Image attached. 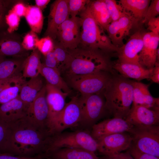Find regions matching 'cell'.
Instances as JSON below:
<instances>
[{
	"instance_id": "6da1fadb",
	"label": "cell",
	"mask_w": 159,
	"mask_h": 159,
	"mask_svg": "<svg viewBox=\"0 0 159 159\" xmlns=\"http://www.w3.org/2000/svg\"><path fill=\"white\" fill-rule=\"evenodd\" d=\"M9 124L10 134L7 153L18 156L42 155L50 135L31 123L25 117Z\"/></svg>"
},
{
	"instance_id": "7a4b0ae2",
	"label": "cell",
	"mask_w": 159,
	"mask_h": 159,
	"mask_svg": "<svg viewBox=\"0 0 159 159\" xmlns=\"http://www.w3.org/2000/svg\"><path fill=\"white\" fill-rule=\"evenodd\" d=\"M68 50L69 58L64 72L69 77L101 71L115 74L107 53L99 49L80 47Z\"/></svg>"
},
{
	"instance_id": "3957f363",
	"label": "cell",
	"mask_w": 159,
	"mask_h": 159,
	"mask_svg": "<svg viewBox=\"0 0 159 159\" xmlns=\"http://www.w3.org/2000/svg\"><path fill=\"white\" fill-rule=\"evenodd\" d=\"M103 94L108 112L114 117L126 120L133 103L131 80L120 75L112 74Z\"/></svg>"
},
{
	"instance_id": "277c9868",
	"label": "cell",
	"mask_w": 159,
	"mask_h": 159,
	"mask_svg": "<svg viewBox=\"0 0 159 159\" xmlns=\"http://www.w3.org/2000/svg\"><path fill=\"white\" fill-rule=\"evenodd\" d=\"M88 4L79 13L81 30L78 47L98 49L107 53L117 52L118 48L112 44L105 30L96 21Z\"/></svg>"
},
{
	"instance_id": "5b68a950",
	"label": "cell",
	"mask_w": 159,
	"mask_h": 159,
	"mask_svg": "<svg viewBox=\"0 0 159 159\" xmlns=\"http://www.w3.org/2000/svg\"><path fill=\"white\" fill-rule=\"evenodd\" d=\"M63 148H80L95 153L98 151L97 142L91 135L90 131L81 129L72 132H62L50 135L43 156Z\"/></svg>"
},
{
	"instance_id": "8992f818",
	"label": "cell",
	"mask_w": 159,
	"mask_h": 159,
	"mask_svg": "<svg viewBox=\"0 0 159 159\" xmlns=\"http://www.w3.org/2000/svg\"><path fill=\"white\" fill-rule=\"evenodd\" d=\"M79 100L81 111V119L79 127L84 130H91L92 127L108 112L103 94L81 95Z\"/></svg>"
},
{
	"instance_id": "52a82bcc",
	"label": "cell",
	"mask_w": 159,
	"mask_h": 159,
	"mask_svg": "<svg viewBox=\"0 0 159 159\" xmlns=\"http://www.w3.org/2000/svg\"><path fill=\"white\" fill-rule=\"evenodd\" d=\"M131 145L139 150L159 158V125L133 126L129 132Z\"/></svg>"
},
{
	"instance_id": "ba28073f",
	"label": "cell",
	"mask_w": 159,
	"mask_h": 159,
	"mask_svg": "<svg viewBox=\"0 0 159 159\" xmlns=\"http://www.w3.org/2000/svg\"><path fill=\"white\" fill-rule=\"evenodd\" d=\"M113 74L101 71L87 75L69 77L70 84L81 95L103 93Z\"/></svg>"
},
{
	"instance_id": "9c48e42d",
	"label": "cell",
	"mask_w": 159,
	"mask_h": 159,
	"mask_svg": "<svg viewBox=\"0 0 159 159\" xmlns=\"http://www.w3.org/2000/svg\"><path fill=\"white\" fill-rule=\"evenodd\" d=\"M81 119V107L77 96L66 103L54 123L51 135L63 132L66 129L79 127Z\"/></svg>"
},
{
	"instance_id": "30bf717a",
	"label": "cell",
	"mask_w": 159,
	"mask_h": 159,
	"mask_svg": "<svg viewBox=\"0 0 159 159\" xmlns=\"http://www.w3.org/2000/svg\"><path fill=\"white\" fill-rule=\"evenodd\" d=\"M49 115L45 85L29 105L26 111V117L40 129L49 134L48 128Z\"/></svg>"
},
{
	"instance_id": "8fae6325",
	"label": "cell",
	"mask_w": 159,
	"mask_h": 159,
	"mask_svg": "<svg viewBox=\"0 0 159 159\" xmlns=\"http://www.w3.org/2000/svg\"><path fill=\"white\" fill-rule=\"evenodd\" d=\"M81 21L77 16L69 18L59 27L56 39L60 45L68 50L75 49L80 41Z\"/></svg>"
},
{
	"instance_id": "7c38bea8",
	"label": "cell",
	"mask_w": 159,
	"mask_h": 159,
	"mask_svg": "<svg viewBox=\"0 0 159 159\" xmlns=\"http://www.w3.org/2000/svg\"><path fill=\"white\" fill-rule=\"evenodd\" d=\"M132 140L131 135L128 132L104 136L96 140L98 144V152L103 156H109L122 152L130 147Z\"/></svg>"
},
{
	"instance_id": "4fadbf2b",
	"label": "cell",
	"mask_w": 159,
	"mask_h": 159,
	"mask_svg": "<svg viewBox=\"0 0 159 159\" xmlns=\"http://www.w3.org/2000/svg\"><path fill=\"white\" fill-rule=\"evenodd\" d=\"M45 87L49 111L48 128L51 135L56 120L66 105V99L69 93L47 83Z\"/></svg>"
},
{
	"instance_id": "5bb4252c",
	"label": "cell",
	"mask_w": 159,
	"mask_h": 159,
	"mask_svg": "<svg viewBox=\"0 0 159 159\" xmlns=\"http://www.w3.org/2000/svg\"><path fill=\"white\" fill-rule=\"evenodd\" d=\"M133 125L126 120L114 117L97 122L92 127L90 133L96 140L104 136L114 134L129 133Z\"/></svg>"
},
{
	"instance_id": "9a60e30c",
	"label": "cell",
	"mask_w": 159,
	"mask_h": 159,
	"mask_svg": "<svg viewBox=\"0 0 159 159\" xmlns=\"http://www.w3.org/2000/svg\"><path fill=\"white\" fill-rule=\"evenodd\" d=\"M68 0H57L51 5L48 17V23L45 35L52 40L56 39L58 28L69 18Z\"/></svg>"
},
{
	"instance_id": "2e32d148",
	"label": "cell",
	"mask_w": 159,
	"mask_h": 159,
	"mask_svg": "<svg viewBox=\"0 0 159 159\" xmlns=\"http://www.w3.org/2000/svg\"><path fill=\"white\" fill-rule=\"evenodd\" d=\"M159 35L151 32L144 33L143 45L139 54V62L143 67L153 68L157 61H159Z\"/></svg>"
},
{
	"instance_id": "e0dca14e",
	"label": "cell",
	"mask_w": 159,
	"mask_h": 159,
	"mask_svg": "<svg viewBox=\"0 0 159 159\" xmlns=\"http://www.w3.org/2000/svg\"><path fill=\"white\" fill-rule=\"evenodd\" d=\"M143 34L140 30L137 31L130 36L125 44L118 48L116 52L118 62L140 64L139 54L143 47Z\"/></svg>"
},
{
	"instance_id": "ac0fdd59",
	"label": "cell",
	"mask_w": 159,
	"mask_h": 159,
	"mask_svg": "<svg viewBox=\"0 0 159 159\" xmlns=\"http://www.w3.org/2000/svg\"><path fill=\"white\" fill-rule=\"evenodd\" d=\"M135 22L132 16L127 13L118 20L112 21L107 26L105 30L114 46L118 48L124 44L123 40L129 34Z\"/></svg>"
},
{
	"instance_id": "d6986e66",
	"label": "cell",
	"mask_w": 159,
	"mask_h": 159,
	"mask_svg": "<svg viewBox=\"0 0 159 159\" xmlns=\"http://www.w3.org/2000/svg\"><path fill=\"white\" fill-rule=\"evenodd\" d=\"M126 120L133 126L159 125V111L140 106H132Z\"/></svg>"
},
{
	"instance_id": "ffe728a7",
	"label": "cell",
	"mask_w": 159,
	"mask_h": 159,
	"mask_svg": "<svg viewBox=\"0 0 159 159\" xmlns=\"http://www.w3.org/2000/svg\"><path fill=\"white\" fill-rule=\"evenodd\" d=\"M131 83L133 92L132 106H140L159 111V98L152 96L149 90L148 85L133 80H131Z\"/></svg>"
},
{
	"instance_id": "44dd1931",
	"label": "cell",
	"mask_w": 159,
	"mask_h": 159,
	"mask_svg": "<svg viewBox=\"0 0 159 159\" xmlns=\"http://www.w3.org/2000/svg\"><path fill=\"white\" fill-rule=\"evenodd\" d=\"M26 81L22 73L0 80V104L7 103L17 97Z\"/></svg>"
},
{
	"instance_id": "7402d4cb",
	"label": "cell",
	"mask_w": 159,
	"mask_h": 159,
	"mask_svg": "<svg viewBox=\"0 0 159 159\" xmlns=\"http://www.w3.org/2000/svg\"><path fill=\"white\" fill-rule=\"evenodd\" d=\"M27 107L20 98L15 99L0 106V119L10 123L26 117Z\"/></svg>"
},
{
	"instance_id": "603a6c76",
	"label": "cell",
	"mask_w": 159,
	"mask_h": 159,
	"mask_svg": "<svg viewBox=\"0 0 159 159\" xmlns=\"http://www.w3.org/2000/svg\"><path fill=\"white\" fill-rule=\"evenodd\" d=\"M112 68L122 77L128 79H133L138 81L149 79L153 69H148L140 64L118 61L113 64Z\"/></svg>"
},
{
	"instance_id": "cb8c5ba5",
	"label": "cell",
	"mask_w": 159,
	"mask_h": 159,
	"mask_svg": "<svg viewBox=\"0 0 159 159\" xmlns=\"http://www.w3.org/2000/svg\"><path fill=\"white\" fill-rule=\"evenodd\" d=\"M45 157L56 159H101L95 153L82 149L73 148H60Z\"/></svg>"
},
{
	"instance_id": "d4e9b609",
	"label": "cell",
	"mask_w": 159,
	"mask_h": 159,
	"mask_svg": "<svg viewBox=\"0 0 159 159\" xmlns=\"http://www.w3.org/2000/svg\"><path fill=\"white\" fill-rule=\"evenodd\" d=\"M44 86L42 79L40 74L30 78L24 83L19 96L28 108Z\"/></svg>"
},
{
	"instance_id": "484cf974",
	"label": "cell",
	"mask_w": 159,
	"mask_h": 159,
	"mask_svg": "<svg viewBox=\"0 0 159 159\" xmlns=\"http://www.w3.org/2000/svg\"><path fill=\"white\" fill-rule=\"evenodd\" d=\"M150 1V0H120L118 2L137 22L143 21Z\"/></svg>"
},
{
	"instance_id": "4316f807",
	"label": "cell",
	"mask_w": 159,
	"mask_h": 159,
	"mask_svg": "<svg viewBox=\"0 0 159 159\" xmlns=\"http://www.w3.org/2000/svg\"><path fill=\"white\" fill-rule=\"evenodd\" d=\"M88 5L96 21L105 30L112 21L104 0H90Z\"/></svg>"
},
{
	"instance_id": "83f0119b",
	"label": "cell",
	"mask_w": 159,
	"mask_h": 159,
	"mask_svg": "<svg viewBox=\"0 0 159 159\" xmlns=\"http://www.w3.org/2000/svg\"><path fill=\"white\" fill-rule=\"evenodd\" d=\"M39 52L38 49L33 50L23 61L22 73L25 78L34 77L40 74L42 63Z\"/></svg>"
},
{
	"instance_id": "f1b7e54d",
	"label": "cell",
	"mask_w": 159,
	"mask_h": 159,
	"mask_svg": "<svg viewBox=\"0 0 159 159\" xmlns=\"http://www.w3.org/2000/svg\"><path fill=\"white\" fill-rule=\"evenodd\" d=\"M40 74L45 78L47 84L64 92L69 93L70 92V89L61 76L60 73L58 71L47 67L42 63Z\"/></svg>"
},
{
	"instance_id": "f546056e",
	"label": "cell",
	"mask_w": 159,
	"mask_h": 159,
	"mask_svg": "<svg viewBox=\"0 0 159 159\" xmlns=\"http://www.w3.org/2000/svg\"><path fill=\"white\" fill-rule=\"evenodd\" d=\"M26 8L24 16L32 31L36 33H40L44 20L42 11L36 6H28Z\"/></svg>"
},
{
	"instance_id": "4dcf8cb0",
	"label": "cell",
	"mask_w": 159,
	"mask_h": 159,
	"mask_svg": "<svg viewBox=\"0 0 159 159\" xmlns=\"http://www.w3.org/2000/svg\"><path fill=\"white\" fill-rule=\"evenodd\" d=\"M23 61L14 60L1 61L0 62V80L21 73Z\"/></svg>"
},
{
	"instance_id": "1f68e13d",
	"label": "cell",
	"mask_w": 159,
	"mask_h": 159,
	"mask_svg": "<svg viewBox=\"0 0 159 159\" xmlns=\"http://www.w3.org/2000/svg\"><path fill=\"white\" fill-rule=\"evenodd\" d=\"M22 45L16 41L4 39L0 42V59L4 56H20L22 52Z\"/></svg>"
},
{
	"instance_id": "d6a6232c",
	"label": "cell",
	"mask_w": 159,
	"mask_h": 159,
	"mask_svg": "<svg viewBox=\"0 0 159 159\" xmlns=\"http://www.w3.org/2000/svg\"><path fill=\"white\" fill-rule=\"evenodd\" d=\"M52 52L57 62L60 72L64 71L69 58L68 50L57 44L54 45Z\"/></svg>"
},
{
	"instance_id": "836d02e7",
	"label": "cell",
	"mask_w": 159,
	"mask_h": 159,
	"mask_svg": "<svg viewBox=\"0 0 159 159\" xmlns=\"http://www.w3.org/2000/svg\"><path fill=\"white\" fill-rule=\"evenodd\" d=\"M10 132L9 124L0 119V153H7Z\"/></svg>"
},
{
	"instance_id": "e575fe53",
	"label": "cell",
	"mask_w": 159,
	"mask_h": 159,
	"mask_svg": "<svg viewBox=\"0 0 159 159\" xmlns=\"http://www.w3.org/2000/svg\"><path fill=\"white\" fill-rule=\"evenodd\" d=\"M112 21L118 20L127 13L115 0H104Z\"/></svg>"
},
{
	"instance_id": "d590c367",
	"label": "cell",
	"mask_w": 159,
	"mask_h": 159,
	"mask_svg": "<svg viewBox=\"0 0 159 159\" xmlns=\"http://www.w3.org/2000/svg\"><path fill=\"white\" fill-rule=\"evenodd\" d=\"M88 0H68V7L71 17H75L89 3Z\"/></svg>"
},
{
	"instance_id": "8d00e7d4",
	"label": "cell",
	"mask_w": 159,
	"mask_h": 159,
	"mask_svg": "<svg viewBox=\"0 0 159 159\" xmlns=\"http://www.w3.org/2000/svg\"><path fill=\"white\" fill-rule=\"evenodd\" d=\"M39 40L36 33L31 31L25 36L21 45L23 48L25 49L34 50L37 49Z\"/></svg>"
},
{
	"instance_id": "74e56055",
	"label": "cell",
	"mask_w": 159,
	"mask_h": 159,
	"mask_svg": "<svg viewBox=\"0 0 159 159\" xmlns=\"http://www.w3.org/2000/svg\"><path fill=\"white\" fill-rule=\"evenodd\" d=\"M54 46L53 40L50 37L46 36L39 40L37 48L45 56L47 53L53 51Z\"/></svg>"
},
{
	"instance_id": "f35d334b",
	"label": "cell",
	"mask_w": 159,
	"mask_h": 159,
	"mask_svg": "<svg viewBox=\"0 0 159 159\" xmlns=\"http://www.w3.org/2000/svg\"><path fill=\"white\" fill-rule=\"evenodd\" d=\"M159 14V0L151 1L142 22L147 23L151 19L156 17Z\"/></svg>"
},
{
	"instance_id": "ab89813d",
	"label": "cell",
	"mask_w": 159,
	"mask_h": 159,
	"mask_svg": "<svg viewBox=\"0 0 159 159\" xmlns=\"http://www.w3.org/2000/svg\"><path fill=\"white\" fill-rule=\"evenodd\" d=\"M6 20L9 26L8 30L9 32L11 33L17 29L20 21V17L12 9L6 16Z\"/></svg>"
},
{
	"instance_id": "60d3db41",
	"label": "cell",
	"mask_w": 159,
	"mask_h": 159,
	"mask_svg": "<svg viewBox=\"0 0 159 159\" xmlns=\"http://www.w3.org/2000/svg\"><path fill=\"white\" fill-rule=\"evenodd\" d=\"M127 150L134 159H159L155 156L139 150L132 145Z\"/></svg>"
},
{
	"instance_id": "b9f144b4",
	"label": "cell",
	"mask_w": 159,
	"mask_h": 159,
	"mask_svg": "<svg viewBox=\"0 0 159 159\" xmlns=\"http://www.w3.org/2000/svg\"><path fill=\"white\" fill-rule=\"evenodd\" d=\"M45 57V62L44 64V65L47 67L55 69L60 72L57 62L52 51L47 53Z\"/></svg>"
},
{
	"instance_id": "7bdbcfd3",
	"label": "cell",
	"mask_w": 159,
	"mask_h": 159,
	"mask_svg": "<svg viewBox=\"0 0 159 159\" xmlns=\"http://www.w3.org/2000/svg\"><path fill=\"white\" fill-rule=\"evenodd\" d=\"M148 29L155 34L159 35V17L150 19L147 23Z\"/></svg>"
},
{
	"instance_id": "ee69618b",
	"label": "cell",
	"mask_w": 159,
	"mask_h": 159,
	"mask_svg": "<svg viewBox=\"0 0 159 159\" xmlns=\"http://www.w3.org/2000/svg\"><path fill=\"white\" fill-rule=\"evenodd\" d=\"M101 159H134L127 150L125 152L109 156H103Z\"/></svg>"
},
{
	"instance_id": "f6af8a7d",
	"label": "cell",
	"mask_w": 159,
	"mask_h": 159,
	"mask_svg": "<svg viewBox=\"0 0 159 159\" xmlns=\"http://www.w3.org/2000/svg\"><path fill=\"white\" fill-rule=\"evenodd\" d=\"M42 155L34 157L16 156L8 153H0V159H42Z\"/></svg>"
},
{
	"instance_id": "bcb514c9",
	"label": "cell",
	"mask_w": 159,
	"mask_h": 159,
	"mask_svg": "<svg viewBox=\"0 0 159 159\" xmlns=\"http://www.w3.org/2000/svg\"><path fill=\"white\" fill-rule=\"evenodd\" d=\"M149 79L158 84H159V63L157 61L153 68L152 74Z\"/></svg>"
},
{
	"instance_id": "7dc6e473",
	"label": "cell",
	"mask_w": 159,
	"mask_h": 159,
	"mask_svg": "<svg viewBox=\"0 0 159 159\" xmlns=\"http://www.w3.org/2000/svg\"><path fill=\"white\" fill-rule=\"evenodd\" d=\"M26 9V7L23 4L19 3L14 6L12 10L16 15L20 17L25 16Z\"/></svg>"
},
{
	"instance_id": "c3c4849f",
	"label": "cell",
	"mask_w": 159,
	"mask_h": 159,
	"mask_svg": "<svg viewBox=\"0 0 159 159\" xmlns=\"http://www.w3.org/2000/svg\"><path fill=\"white\" fill-rule=\"evenodd\" d=\"M6 7L4 1L0 0V27L3 25L4 23V16Z\"/></svg>"
},
{
	"instance_id": "681fc988",
	"label": "cell",
	"mask_w": 159,
	"mask_h": 159,
	"mask_svg": "<svg viewBox=\"0 0 159 159\" xmlns=\"http://www.w3.org/2000/svg\"><path fill=\"white\" fill-rule=\"evenodd\" d=\"M36 6L42 11L43 10L50 2L49 0H36Z\"/></svg>"
},
{
	"instance_id": "f907efd6",
	"label": "cell",
	"mask_w": 159,
	"mask_h": 159,
	"mask_svg": "<svg viewBox=\"0 0 159 159\" xmlns=\"http://www.w3.org/2000/svg\"><path fill=\"white\" fill-rule=\"evenodd\" d=\"M42 159H56L50 157H45L43 158Z\"/></svg>"
}]
</instances>
